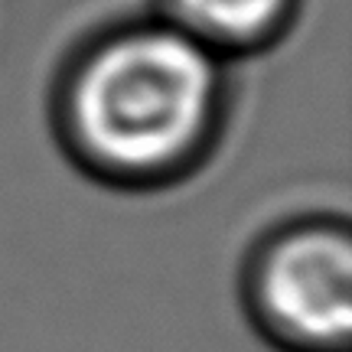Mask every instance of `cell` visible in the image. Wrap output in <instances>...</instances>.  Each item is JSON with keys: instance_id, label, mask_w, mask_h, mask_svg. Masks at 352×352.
Wrapping results in <instances>:
<instances>
[{"instance_id": "obj_1", "label": "cell", "mask_w": 352, "mask_h": 352, "mask_svg": "<svg viewBox=\"0 0 352 352\" xmlns=\"http://www.w3.org/2000/svg\"><path fill=\"white\" fill-rule=\"evenodd\" d=\"M232 101V65L147 10L111 16L65 50L46 114L59 153L88 183L153 196L212 164Z\"/></svg>"}, {"instance_id": "obj_2", "label": "cell", "mask_w": 352, "mask_h": 352, "mask_svg": "<svg viewBox=\"0 0 352 352\" xmlns=\"http://www.w3.org/2000/svg\"><path fill=\"white\" fill-rule=\"evenodd\" d=\"M239 307L274 352H352V226L310 209L271 222L239 261Z\"/></svg>"}, {"instance_id": "obj_3", "label": "cell", "mask_w": 352, "mask_h": 352, "mask_svg": "<svg viewBox=\"0 0 352 352\" xmlns=\"http://www.w3.org/2000/svg\"><path fill=\"white\" fill-rule=\"evenodd\" d=\"M307 0H151V10L202 50L235 65L284 46Z\"/></svg>"}]
</instances>
